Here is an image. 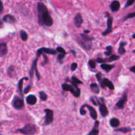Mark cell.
<instances>
[{
  "label": "cell",
  "instance_id": "obj_23",
  "mask_svg": "<svg viewBox=\"0 0 135 135\" xmlns=\"http://www.w3.org/2000/svg\"><path fill=\"white\" fill-rule=\"evenodd\" d=\"M90 87L91 88L92 91L94 93H95V94H98L100 93V87H99V86H98L96 83H91L90 85Z\"/></svg>",
  "mask_w": 135,
  "mask_h": 135
},
{
  "label": "cell",
  "instance_id": "obj_20",
  "mask_svg": "<svg viewBox=\"0 0 135 135\" xmlns=\"http://www.w3.org/2000/svg\"><path fill=\"white\" fill-rule=\"evenodd\" d=\"M110 124L111 125V127H113V128H117L120 125V121L119 119L113 117L110 119Z\"/></svg>",
  "mask_w": 135,
  "mask_h": 135
},
{
  "label": "cell",
  "instance_id": "obj_17",
  "mask_svg": "<svg viewBox=\"0 0 135 135\" xmlns=\"http://www.w3.org/2000/svg\"><path fill=\"white\" fill-rule=\"evenodd\" d=\"M7 43L2 42L0 44V56L3 58L7 53Z\"/></svg>",
  "mask_w": 135,
  "mask_h": 135
},
{
  "label": "cell",
  "instance_id": "obj_32",
  "mask_svg": "<svg viewBox=\"0 0 135 135\" xmlns=\"http://www.w3.org/2000/svg\"><path fill=\"white\" fill-rule=\"evenodd\" d=\"M135 17V11L133 12V13H128L127 15H126L124 18L123 20L125 21V20H128V19H132V18H134Z\"/></svg>",
  "mask_w": 135,
  "mask_h": 135
},
{
  "label": "cell",
  "instance_id": "obj_41",
  "mask_svg": "<svg viewBox=\"0 0 135 135\" xmlns=\"http://www.w3.org/2000/svg\"><path fill=\"white\" fill-rule=\"evenodd\" d=\"M130 71H131V72H132V73H135V65L132 66V67H131L130 68Z\"/></svg>",
  "mask_w": 135,
  "mask_h": 135
},
{
  "label": "cell",
  "instance_id": "obj_15",
  "mask_svg": "<svg viewBox=\"0 0 135 135\" xmlns=\"http://www.w3.org/2000/svg\"><path fill=\"white\" fill-rule=\"evenodd\" d=\"M99 125H100V122L98 121H95L94 127L87 135H98L99 134Z\"/></svg>",
  "mask_w": 135,
  "mask_h": 135
},
{
  "label": "cell",
  "instance_id": "obj_39",
  "mask_svg": "<svg viewBox=\"0 0 135 135\" xmlns=\"http://www.w3.org/2000/svg\"><path fill=\"white\" fill-rule=\"evenodd\" d=\"M31 89V85H28L24 89V94H27L30 91V90Z\"/></svg>",
  "mask_w": 135,
  "mask_h": 135
},
{
  "label": "cell",
  "instance_id": "obj_25",
  "mask_svg": "<svg viewBox=\"0 0 135 135\" xmlns=\"http://www.w3.org/2000/svg\"><path fill=\"white\" fill-rule=\"evenodd\" d=\"M20 38L22 39V41H26L29 38V36H28V34L24 30H21L20 31Z\"/></svg>",
  "mask_w": 135,
  "mask_h": 135
},
{
  "label": "cell",
  "instance_id": "obj_6",
  "mask_svg": "<svg viewBox=\"0 0 135 135\" xmlns=\"http://www.w3.org/2000/svg\"><path fill=\"white\" fill-rule=\"evenodd\" d=\"M44 112L46 113L45 115V121L44 125H49L51 124L53 121V111L50 109H45Z\"/></svg>",
  "mask_w": 135,
  "mask_h": 135
},
{
  "label": "cell",
  "instance_id": "obj_24",
  "mask_svg": "<svg viewBox=\"0 0 135 135\" xmlns=\"http://www.w3.org/2000/svg\"><path fill=\"white\" fill-rule=\"evenodd\" d=\"M80 38L82 40H85V41H86V42H92V41L94 39V37L89 36L85 34V33H83V34H80Z\"/></svg>",
  "mask_w": 135,
  "mask_h": 135
},
{
  "label": "cell",
  "instance_id": "obj_3",
  "mask_svg": "<svg viewBox=\"0 0 135 135\" xmlns=\"http://www.w3.org/2000/svg\"><path fill=\"white\" fill-rule=\"evenodd\" d=\"M17 132H20L24 135H34L36 133L37 129L36 125L32 123H28L25 125L22 128H19L16 130Z\"/></svg>",
  "mask_w": 135,
  "mask_h": 135
},
{
  "label": "cell",
  "instance_id": "obj_9",
  "mask_svg": "<svg viewBox=\"0 0 135 135\" xmlns=\"http://www.w3.org/2000/svg\"><path fill=\"white\" fill-rule=\"evenodd\" d=\"M100 107H99V110H100V114L103 117H107L109 114V111H108L107 107H106L105 104L104 103V99L103 98H100Z\"/></svg>",
  "mask_w": 135,
  "mask_h": 135
},
{
  "label": "cell",
  "instance_id": "obj_42",
  "mask_svg": "<svg viewBox=\"0 0 135 135\" xmlns=\"http://www.w3.org/2000/svg\"><path fill=\"white\" fill-rule=\"evenodd\" d=\"M3 10H4V5H3V3H2V2H1V11H0V13H2Z\"/></svg>",
  "mask_w": 135,
  "mask_h": 135
},
{
  "label": "cell",
  "instance_id": "obj_38",
  "mask_svg": "<svg viewBox=\"0 0 135 135\" xmlns=\"http://www.w3.org/2000/svg\"><path fill=\"white\" fill-rule=\"evenodd\" d=\"M106 59H103L101 58H97L96 59V62L98 63H101V64H103L104 63L106 62Z\"/></svg>",
  "mask_w": 135,
  "mask_h": 135
},
{
  "label": "cell",
  "instance_id": "obj_12",
  "mask_svg": "<svg viewBox=\"0 0 135 135\" xmlns=\"http://www.w3.org/2000/svg\"><path fill=\"white\" fill-rule=\"evenodd\" d=\"M2 21L7 22V23L15 24L17 22V19H15V17H14L13 15L7 14V15H4V17H3V18H2Z\"/></svg>",
  "mask_w": 135,
  "mask_h": 135
},
{
  "label": "cell",
  "instance_id": "obj_18",
  "mask_svg": "<svg viewBox=\"0 0 135 135\" xmlns=\"http://www.w3.org/2000/svg\"><path fill=\"white\" fill-rule=\"evenodd\" d=\"M28 80V78L23 77L19 81V83H18V91L20 93V96L22 97V98H23L24 96V92L22 91V90H23L22 87H23V80Z\"/></svg>",
  "mask_w": 135,
  "mask_h": 135
},
{
  "label": "cell",
  "instance_id": "obj_14",
  "mask_svg": "<svg viewBox=\"0 0 135 135\" xmlns=\"http://www.w3.org/2000/svg\"><path fill=\"white\" fill-rule=\"evenodd\" d=\"M120 7H121V5H120L119 2L117 0H115V1L112 2L111 5H110V9L113 13L118 11L119 10Z\"/></svg>",
  "mask_w": 135,
  "mask_h": 135
},
{
  "label": "cell",
  "instance_id": "obj_19",
  "mask_svg": "<svg viewBox=\"0 0 135 135\" xmlns=\"http://www.w3.org/2000/svg\"><path fill=\"white\" fill-rule=\"evenodd\" d=\"M26 103H28V104L31 105H33L36 103L37 98H36V97L34 95L31 94L29 95V96L26 97Z\"/></svg>",
  "mask_w": 135,
  "mask_h": 135
},
{
  "label": "cell",
  "instance_id": "obj_31",
  "mask_svg": "<svg viewBox=\"0 0 135 135\" xmlns=\"http://www.w3.org/2000/svg\"><path fill=\"white\" fill-rule=\"evenodd\" d=\"M71 83H74V84H76V85H78V84H83V82H82V81L78 79V78H77L76 76H73L71 77Z\"/></svg>",
  "mask_w": 135,
  "mask_h": 135
},
{
  "label": "cell",
  "instance_id": "obj_34",
  "mask_svg": "<svg viewBox=\"0 0 135 135\" xmlns=\"http://www.w3.org/2000/svg\"><path fill=\"white\" fill-rule=\"evenodd\" d=\"M88 65L92 69H95L96 67V63L93 59H90L89 61H88Z\"/></svg>",
  "mask_w": 135,
  "mask_h": 135
},
{
  "label": "cell",
  "instance_id": "obj_37",
  "mask_svg": "<svg viewBox=\"0 0 135 135\" xmlns=\"http://www.w3.org/2000/svg\"><path fill=\"white\" fill-rule=\"evenodd\" d=\"M78 67V64L76 63H73L72 64H71V69L72 71H74L76 69V68Z\"/></svg>",
  "mask_w": 135,
  "mask_h": 135
},
{
  "label": "cell",
  "instance_id": "obj_7",
  "mask_svg": "<svg viewBox=\"0 0 135 135\" xmlns=\"http://www.w3.org/2000/svg\"><path fill=\"white\" fill-rule=\"evenodd\" d=\"M44 53L49 54V55H56L57 53V51L51 48H47V47H41L40 49H38L36 51V55L37 57H39L41 55H43Z\"/></svg>",
  "mask_w": 135,
  "mask_h": 135
},
{
  "label": "cell",
  "instance_id": "obj_4",
  "mask_svg": "<svg viewBox=\"0 0 135 135\" xmlns=\"http://www.w3.org/2000/svg\"><path fill=\"white\" fill-rule=\"evenodd\" d=\"M105 17H107V28L103 32H102V35L107 36L112 32V25H113V17L111 16L108 12L105 13Z\"/></svg>",
  "mask_w": 135,
  "mask_h": 135
},
{
  "label": "cell",
  "instance_id": "obj_47",
  "mask_svg": "<svg viewBox=\"0 0 135 135\" xmlns=\"http://www.w3.org/2000/svg\"><path fill=\"white\" fill-rule=\"evenodd\" d=\"M1 135H2V134H1Z\"/></svg>",
  "mask_w": 135,
  "mask_h": 135
},
{
  "label": "cell",
  "instance_id": "obj_11",
  "mask_svg": "<svg viewBox=\"0 0 135 135\" xmlns=\"http://www.w3.org/2000/svg\"><path fill=\"white\" fill-rule=\"evenodd\" d=\"M83 105L85 107H86L88 110H89L90 115V117H91L94 120H96V121L97 118H98V114H97L96 111L95 110L94 108L88 104H83Z\"/></svg>",
  "mask_w": 135,
  "mask_h": 135
},
{
  "label": "cell",
  "instance_id": "obj_27",
  "mask_svg": "<svg viewBox=\"0 0 135 135\" xmlns=\"http://www.w3.org/2000/svg\"><path fill=\"white\" fill-rule=\"evenodd\" d=\"M119 59H120L119 56H116V55H112L111 56H110V58H108L107 59H106V61H108V62H112V61L119 60Z\"/></svg>",
  "mask_w": 135,
  "mask_h": 135
},
{
  "label": "cell",
  "instance_id": "obj_28",
  "mask_svg": "<svg viewBox=\"0 0 135 135\" xmlns=\"http://www.w3.org/2000/svg\"><path fill=\"white\" fill-rule=\"evenodd\" d=\"M39 96L42 101H46L47 99V95L44 91L39 92Z\"/></svg>",
  "mask_w": 135,
  "mask_h": 135
},
{
  "label": "cell",
  "instance_id": "obj_1",
  "mask_svg": "<svg viewBox=\"0 0 135 135\" xmlns=\"http://www.w3.org/2000/svg\"><path fill=\"white\" fill-rule=\"evenodd\" d=\"M38 22L41 26H51L53 24V20L49 15L47 7L42 2H38L37 5Z\"/></svg>",
  "mask_w": 135,
  "mask_h": 135
},
{
  "label": "cell",
  "instance_id": "obj_8",
  "mask_svg": "<svg viewBox=\"0 0 135 135\" xmlns=\"http://www.w3.org/2000/svg\"><path fill=\"white\" fill-rule=\"evenodd\" d=\"M127 99H128V95H127V92H125L123 93V96H121V98H120V100L116 103L115 106L118 108V109H120V110L123 109L124 107H125V103H127Z\"/></svg>",
  "mask_w": 135,
  "mask_h": 135
},
{
  "label": "cell",
  "instance_id": "obj_29",
  "mask_svg": "<svg viewBox=\"0 0 135 135\" xmlns=\"http://www.w3.org/2000/svg\"><path fill=\"white\" fill-rule=\"evenodd\" d=\"M15 71L14 67L13 66H10L8 68V69H7V73H8L9 76H10V77H12L15 74Z\"/></svg>",
  "mask_w": 135,
  "mask_h": 135
},
{
  "label": "cell",
  "instance_id": "obj_16",
  "mask_svg": "<svg viewBox=\"0 0 135 135\" xmlns=\"http://www.w3.org/2000/svg\"><path fill=\"white\" fill-rule=\"evenodd\" d=\"M78 43L82 47L85 49L86 50H89V49H91L92 47V42H86V41L83 40H78Z\"/></svg>",
  "mask_w": 135,
  "mask_h": 135
},
{
  "label": "cell",
  "instance_id": "obj_33",
  "mask_svg": "<svg viewBox=\"0 0 135 135\" xmlns=\"http://www.w3.org/2000/svg\"><path fill=\"white\" fill-rule=\"evenodd\" d=\"M65 54L63 53H59L58 56V62L60 64H62L63 62V59L65 58Z\"/></svg>",
  "mask_w": 135,
  "mask_h": 135
},
{
  "label": "cell",
  "instance_id": "obj_30",
  "mask_svg": "<svg viewBox=\"0 0 135 135\" xmlns=\"http://www.w3.org/2000/svg\"><path fill=\"white\" fill-rule=\"evenodd\" d=\"M115 131H119L122 132H123V133H127L128 132L131 131V128H128V127H122V128L115 129Z\"/></svg>",
  "mask_w": 135,
  "mask_h": 135
},
{
  "label": "cell",
  "instance_id": "obj_2",
  "mask_svg": "<svg viewBox=\"0 0 135 135\" xmlns=\"http://www.w3.org/2000/svg\"><path fill=\"white\" fill-rule=\"evenodd\" d=\"M62 89L64 91H69L75 98H78L80 96V89L74 83H71V85L64 83L62 85Z\"/></svg>",
  "mask_w": 135,
  "mask_h": 135
},
{
  "label": "cell",
  "instance_id": "obj_21",
  "mask_svg": "<svg viewBox=\"0 0 135 135\" xmlns=\"http://www.w3.org/2000/svg\"><path fill=\"white\" fill-rule=\"evenodd\" d=\"M101 68L103 70H104L106 73H109L111 70H112L113 68L115 67L114 65H110V64H106V63H103L101 65Z\"/></svg>",
  "mask_w": 135,
  "mask_h": 135
},
{
  "label": "cell",
  "instance_id": "obj_10",
  "mask_svg": "<svg viewBox=\"0 0 135 135\" xmlns=\"http://www.w3.org/2000/svg\"><path fill=\"white\" fill-rule=\"evenodd\" d=\"M100 85L102 88H105V87H107L110 90H113L115 89V86L113 85V83L108 79V78H103L102 81H101V83H100Z\"/></svg>",
  "mask_w": 135,
  "mask_h": 135
},
{
  "label": "cell",
  "instance_id": "obj_26",
  "mask_svg": "<svg viewBox=\"0 0 135 135\" xmlns=\"http://www.w3.org/2000/svg\"><path fill=\"white\" fill-rule=\"evenodd\" d=\"M105 49H106V51H105L104 53L105 56H111L112 52H113V47H112V46H107Z\"/></svg>",
  "mask_w": 135,
  "mask_h": 135
},
{
  "label": "cell",
  "instance_id": "obj_5",
  "mask_svg": "<svg viewBox=\"0 0 135 135\" xmlns=\"http://www.w3.org/2000/svg\"><path fill=\"white\" fill-rule=\"evenodd\" d=\"M12 105H13V107L16 110H21L24 106V102L23 98L22 97L15 96L14 97L13 101H12Z\"/></svg>",
  "mask_w": 135,
  "mask_h": 135
},
{
  "label": "cell",
  "instance_id": "obj_13",
  "mask_svg": "<svg viewBox=\"0 0 135 135\" xmlns=\"http://www.w3.org/2000/svg\"><path fill=\"white\" fill-rule=\"evenodd\" d=\"M83 23V19L80 13H77L74 17V26L77 28H79L81 26L82 24Z\"/></svg>",
  "mask_w": 135,
  "mask_h": 135
},
{
  "label": "cell",
  "instance_id": "obj_35",
  "mask_svg": "<svg viewBox=\"0 0 135 135\" xmlns=\"http://www.w3.org/2000/svg\"><path fill=\"white\" fill-rule=\"evenodd\" d=\"M134 2L135 0H127V3H126V4H125V9L127 8V7H130V6L134 4Z\"/></svg>",
  "mask_w": 135,
  "mask_h": 135
},
{
  "label": "cell",
  "instance_id": "obj_36",
  "mask_svg": "<svg viewBox=\"0 0 135 135\" xmlns=\"http://www.w3.org/2000/svg\"><path fill=\"white\" fill-rule=\"evenodd\" d=\"M56 51H58L59 53H60L65 54V55H66V54H67L66 51L65 50V49H63L62 47H61V46H58V47H57V49H56Z\"/></svg>",
  "mask_w": 135,
  "mask_h": 135
},
{
  "label": "cell",
  "instance_id": "obj_40",
  "mask_svg": "<svg viewBox=\"0 0 135 135\" xmlns=\"http://www.w3.org/2000/svg\"><path fill=\"white\" fill-rule=\"evenodd\" d=\"M43 56H44V61H43V63H42V65H45L47 64V62H48V59H47V56H46V55H44V54H43Z\"/></svg>",
  "mask_w": 135,
  "mask_h": 135
},
{
  "label": "cell",
  "instance_id": "obj_43",
  "mask_svg": "<svg viewBox=\"0 0 135 135\" xmlns=\"http://www.w3.org/2000/svg\"><path fill=\"white\" fill-rule=\"evenodd\" d=\"M90 32V31L89 30H85V31H84V33H85V34H88Z\"/></svg>",
  "mask_w": 135,
  "mask_h": 135
},
{
  "label": "cell",
  "instance_id": "obj_22",
  "mask_svg": "<svg viewBox=\"0 0 135 135\" xmlns=\"http://www.w3.org/2000/svg\"><path fill=\"white\" fill-rule=\"evenodd\" d=\"M127 45L126 42H121L119 44V47L118 49V53L120 55H124L126 52V49H125V46Z\"/></svg>",
  "mask_w": 135,
  "mask_h": 135
},
{
  "label": "cell",
  "instance_id": "obj_45",
  "mask_svg": "<svg viewBox=\"0 0 135 135\" xmlns=\"http://www.w3.org/2000/svg\"><path fill=\"white\" fill-rule=\"evenodd\" d=\"M132 38H135V33L134 34H132Z\"/></svg>",
  "mask_w": 135,
  "mask_h": 135
},
{
  "label": "cell",
  "instance_id": "obj_44",
  "mask_svg": "<svg viewBox=\"0 0 135 135\" xmlns=\"http://www.w3.org/2000/svg\"><path fill=\"white\" fill-rule=\"evenodd\" d=\"M71 51L72 53H73V55H74V56H75V57H76V53H75V51H73V50H72V49H71Z\"/></svg>",
  "mask_w": 135,
  "mask_h": 135
},
{
  "label": "cell",
  "instance_id": "obj_46",
  "mask_svg": "<svg viewBox=\"0 0 135 135\" xmlns=\"http://www.w3.org/2000/svg\"><path fill=\"white\" fill-rule=\"evenodd\" d=\"M133 52H134V53H135V49H134V50L133 51Z\"/></svg>",
  "mask_w": 135,
  "mask_h": 135
}]
</instances>
